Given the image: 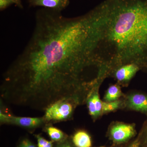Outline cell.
<instances>
[{"instance_id": "obj_1", "label": "cell", "mask_w": 147, "mask_h": 147, "mask_svg": "<svg viewBox=\"0 0 147 147\" xmlns=\"http://www.w3.org/2000/svg\"><path fill=\"white\" fill-rule=\"evenodd\" d=\"M95 48L89 11L67 18L60 11L38 10L31 37L3 74L1 98L40 112L61 99L81 102L95 81L91 71L101 66Z\"/></svg>"}, {"instance_id": "obj_2", "label": "cell", "mask_w": 147, "mask_h": 147, "mask_svg": "<svg viewBox=\"0 0 147 147\" xmlns=\"http://www.w3.org/2000/svg\"><path fill=\"white\" fill-rule=\"evenodd\" d=\"M90 11L100 64L147 71V0H105Z\"/></svg>"}, {"instance_id": "obj_3", "label": "cell", "mask_w": 147, "mask_h": 147, "mask_svg": "<svg viewBox=\"0 0 147 147\" xmlns=\"http://www.w3.org/2000/svg\"><path fill=\"white\" fill-rule=\"evenodd\" d=\"M80 103L74 98H65L55 102L44 111L42 117L47 124H53L70 120L76 105Z\"/></svg>"}, {"instance_id": "obj_4", "label": "cell", "mask_w": 147, "mask_h": 147, "mask_svg": "<svg viewBox=\"0 0 147 147\" xmlns=\"http://www.w3.org/2000/svg\"><path fill=\"white\" fill-rule=\"evenodd\" d=\"M0 123L19 127L32 132L47 124L43 117H19L13 115L4 102L0 103Z\"/></svg>"}, {"instance_id": "obj_5", "label": "cell", "mask_w": 147, "mask_h": 147, "mask_svg": "<svg viewBox=\"0 0 147 147\" xmlns=\"http://www.w3.org/2000/svg\"><path fill=\"white\" fill-rule=\"evenodd\" d=\"M135 130L131 125L120 124L115 125L110 129V139L116 144L127 142L135 135Z\"/></svg>"}, {"instance_id": "obj_6", "label": "cell", "mask_w": 147, "mask_h": 147, "mask_svg": "<svg viewBox=\"0 0 147 147\" xmlns=\"http://www.w3.org/2000/svg\"><path fill=\"white\" fill-rule=\"evenodd\" d=\"M29 5L44 8L61 12L69 4V0H28Z\"/></svg>"}, {"instance_id": "obj_7", "label": "cell", "mask_w": 147, "mask_h": 147, "mask_svg": "<svg viewBox=\"0 0 147 147\" xmlns=\"http://www.w3.org/2000/svg\"><path fill=\"white\" fill-rule=\"evenodd\" d=\"M139 69V67L134 63L124 65L115 70V77L120 83H127L133 78Z\"/></svg>"}, {"instance_id": "obj_8", "label": "cell", "mask_w": 147, "mask_h": 147, "mask_svg": "<svg viewBox=\"0 0 147 147\" xmlns=\"http://www.w3.org/2000/svg\"><path fill=\"white\" fill-rule=\"evenodd\" d=\"M73 144L76 147H92L91 137L87 131L77 130L70 137Z\"/></svg>"}, {"instance_id": "obj_9", "label": "cell", "mask_w": 147, "mask_h": 147, "mask_svg": "<svg viewBox=\"0 0 147 147\" xmlns=\"http://www.w3.org/2000/svg\"><path fill=\"white\" fill-rule=\"evenodd\" d=\"M42 130L47 133L50 140L54 143H58L67 139L69 137L62 130L53 126L52 124H47L42 128Z\"/></svg>"}, {"instance_id": "obj_10", "label": "cell", "mask_w": 147, "mask_h": 147, "mask_svg": "<svg viewBox=\"0 0 147 147\" xmlns=\"http://www.w3.org/2000/svg\"><path fill=\"white\" fill-rule=\"evenodd\" d=\"M129 104L134 110L147 114V95L136 94L129 98Z\"/></svg>"}, {"instance_id": "obj_11", "label": "cell", "mask_w": 147, "mask_h": 147, "mask_svg": "<svg viewBox=\"0 0 147 147\" xmlns=\"http://www.w3.org/2000/svg\"><path fill=\"white\" fill-rule=\"evenodd\" d=\"M102 103L97 93H94L90 96L87 100L89 113L93 117L100 114L102 110Z\"/></svg>"}, {"instance_id": "obj_12", "label": "cell", "mask_w": 147, "mask_h": 147, "mask_svg": "<svg viewBox=\"0 0 147 147\" xmlns=\"http://www.w3.org/2000/svg\"><path fill=\"white\" fill-rule=\"evenodd\" d=\"M121 95V90L118 86L113 85L109 87L105 96V99L108 102L115 101Z\"/></svg>"}, {"instance_id": "obj_13", "label": "cell", "mask_w": 147, "mask_h": 147, "mask_svg": "<svg viewBox=\"0 0 147 147\" xmlns=\"http://www.w3.org/2000/svg\"><path fill=\"white\" fill-rule=\"evenodd\" d=\"M34 136L36 139L38 147H54L55 143L51 140L48 141L40 134H35Z\"/></svg>"}, {"instance_id": "obj_14", "label": "cell", "mask_w": 147, "mask_h": 147, "mask_svg": "<svg viewBox=\"0 0 147 147\" xmlns=\"http://www.w3.org/2000/svg\"><path fill=\"white\" fill-rule=\"evenodd\" d=\"M120 102L117 100L107 102H102V110L104 112H110L115 110L119 108Z\"/></svg>"}, {"instance_id": "obj_15", "label": "cell", "mask_w": 147, "mask_h": 147, "mask_svg": "<svg viewBox=\"0 0 147 147\" xmlns=\"http://www.w3.org/2000/svg\"><path fill=\"white\" fill-rule=\"evenodd\" d=\"M16 147H38L37 145L32 142L28 137L21 138L18 142Z\"/></svg>"}, {"instance_id": "obj_16", "label": "cell", "mask_w": 147, "mask_h": 147, "mask_svg": "<svg viewBox=\"0 0 147 147\" xmlns=\"http://www.w3.org/2000/svg\"><path fill=\"white\" fill-rule=\"evenodd\" d=\"M141 147H147V125L139 137Z\"/></svg>"}, {"instance_id": "obj_17", "label": "cell", "mask_w": 147, "mask_h": 147, "mask_svg": "<svg viewBox=\"0 0 147 147\" xmlns=\"http://www.w3.org/2000/svg\"><path fill=\"white\" fill-rule=\"evenodd\" d=\"M54 147H76L73 144L70 137H69L67 139L59 142L55 143Z\"/></svg>"}, {"instance_id": "obj_18", "label": "cell", "mask_w": 147, "mask_h": 147, "mask_svg": "<svg viewBox=\"0 0 147 147\" xmlns=\"http://www.w3.org/2000/svg\"><path fill=\"white\" fill-rule=\"evenodd\" d=\"M13 4L12 0H0V9L1 11L4 10Z\"/></svg>"}, {"instance_id": "obj_19", "label": "cell", "mask_w": 147, "mask_h": 147, "mask_svg": "<svg viewBox=\"0 0 147 147\" xmlns=\"http://www.w3.org/2000/svg\"><path fill=\"white\" fill-rule=\"evenodd\" d=\"M128 147H141L139 138H137L134 142H132Z\"/></svg>"}, {"instance_id": "obj_20", "label": "cell", "mask_w": 147, "mask_h": 147, "mask_svg": "<svg viewBox=\"0 0 147 147\" xmlns=\"http://www.w3.org/2000/svg\"><path fill=\"white\" fill-rule=\"evenodd\" d=\"M22 0H12L13 4L17 6L18 7L21 9L23 8V5L22 4Z\"/></svg>"}]
</instances>
